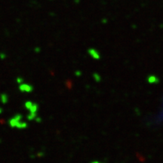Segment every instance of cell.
I'll list each match as a JSON object with an SVG mask.
<instances>
[{
    "instance_id": "1",
    "label": "cell",
    "mask_w": 163,
    "mask_h": 163,
    "mask_svg": "<svg viewBox=\"0 0 163 163\" xmlns=\"http://www.w3.org/2000/svg\"><path fill=\"white\" fill-rule=\"evenodd\" d=\"M20 90L21 91H25V92H31L33 91V87H32L31 85L24 84V85H20Z\"/></svg>"
},
{
    "instance_id": "2",
    "label": "cell",
    "mask_w": 163,
    "mask_h": 163,
    "mask_svg": "<svg viewBox=\"0 0 163 163\" xmlns=\"http://www.w3.org/2000/svg\"><path fill=\"white\" fill-rule=\"evenodd\" d=\"M91 163H100V162H93Z\"/></svg>"
}]
</instances>
